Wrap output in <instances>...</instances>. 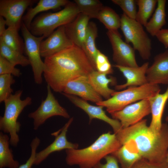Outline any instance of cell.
I'll return each instance as SVG.
<instances>
[{
	"mask_svg": "<svg viewBox=\"0 0 168 168\" xmlns=\"http://www.w3.org/2000/svg\"><path fill=\"white\" fill-rule=\"evenodd\" d=\"M113 66L117 68L126 79L125 84L115 86L116 90H122L127 87L140 86L148 83L146 77V72L149 67V63L147 62L141 66L135 68L117 65Z\"/></svg>",
	"mask_w": 168,
	"mask_h": 168,
	"instance_id": "ac0fdd59",
	"label": "cell"
},
{
	"mask_svg": "<svg viewBox=\"0 0 168 168\" xmlns=\"http://www.w3.org/2000/svg\"><path fill=\"white\" fill-rule=\"evenodd\" d=\"M155 36L166 49L168 48V28L162 29Z\"/></svg>",
	"mask_w": 168,
	"mask_h": 168,
	"instance_id": "f35d334b",
	"label": "cell"
},
{
	"mask_svg": "<svg viewBox=\"0 0 168 168\" xmlns=\"http://www.w3.org/2000/svg\"><path fill=\"white\" fill-rule=\"evenodd\" d=\"M97 31L95 23L89 22L86 35L81 47L95 70L96 58L98 50L96 46L95 40L97 36Z\"/></svg>",
	"mask_w": 168,
	"mask_h": 168,
	"instance_id": "603a6c76",
	"label": "cell"
},
{
	"mask_svg": "<svg viewBox=\"0 0 168 168\" xmlns=\"http://www.w3.org/2000/svg\"><path fill=\"white\" fill-rule=\"evenodd\" d=\"M160 91L158 85L150 83L140 86L129 87L122 91H115L110 98L96 104L106 108V111L111 114L137 101L154 96L159 93Z\"/></svg>",
	"mask_w": 168,
	"mask_h": 168,
	"instance_id": "8992f818",
	"label": "cell"
},
{
	"mask_svg": "<svg viewBox=\"0 0 168 168\" xmlns=\"http://www.w3.org/2000/svg\"><path fill=\"white\" fill-rule=\"evenodd\" d=\"M166 121H168V116H167L166 118Z\"/></svg>",
	"mask_w": 168,
	"mask_h": 168,
	"instance_id": "b9f144b4",
	"label": "cell"
},
{
	"mask_svg": "<svg viewBox=\"0 0 168 168\" xmlns=\"http://www.w3.org/2000/svg\"><path fill=\"white\" fill-rule=\"evenodd\" d=\"M73 120V117L70 118L61 129L51 134L55 136L54 140L45 148L36 153L34 165H39L53 152L64 149H78V144L68 141L67 138L68 128Z\"/></svg>",
	"mask_w": 168,
	"mask_h": 168,
	"instance_id": "4fadbf2b",
	"label": "cell"
},
{
	"mask_svg": "<svg viewBox=\"0 0 168 168\" xmlns=\"http://www.w3.org/2000/svg\"><path fill=\"white\" fill-rule=\"evenodd\" d=\"M10 137L0 132V168H18L19 162L15 160L12 150L9 147Z\"/></svg>",
	"mask_w": 168,
	"mask_h": 168,
	"instance_id": "d4e9b609",
	"label": "cell"
},
{
	"mask_svg": "<svg viewBox=\"0 0 168 168\" xmlns=\"http://www.w3.org/2000/svg\"><path fill=\"white\" fill-rule=\"evenodd\" d=\"M47 94L35 111L30 113L28 117L33 119V128L37 130L49 118L55 116L69 119L70 115L67 110L62 106L52 93L49 85L47 86Z\"/></svg>",
	"mask_w": 168,
	"mask_h": 168,
	"instance_id": "9c48e42d",
	"label": "cell"
},
{
	"mask_svg": "<svg viewBox=\"0 0 168 168\" xmlns=\"http://www.w3.org/2000/svg\"><path fill=\"white\" fill-rule=\"evenodd\" d=\"M96 70L106 74H111L113 72L111 63L107 56L98 49L95 61Z\"/></svg>",
	"mask_w": 168,
	"mask_h": 168,
	"instance_id": "d6a6232c",
	"label": "cell"
},
{
	"mask_svg": "<svg viewBox=\"0 0 168 168\" xmlns=\"http://www.w3.org/2000/svg\"><path fill=\"white\" fill-rule=\"evenodd\" d=\"M131 168H168V165L166 161L155 163L142 158L135 163Z\"/></svg>",
	"mask_w": 168,
	"mask_h": 168,
	"instance_id": "8d00e7d4",
	"label": "cell"
},
{
	"mask_svg": "<svg viewBox=\"0 0 168 168\" xmlns=\"http://www.w3.org/2000/svg\"><path fill=\"white\" fill-rule=\"evenodd\" d=\"M80 13L76 4L70 1L58 12L43 13L36 17L30 24L29 30L35 36L47 38L56 29L73 21Z\"/></svg>",
	"mask_w": 168,
	"mask_h": 168,
	"instance_id": "5b68a950",
	"label": "cell"
},
{
	"mask_svg": "<svg viewBox=\"0 0 168 168\" xmlns=\"http://www.w3.org/2000/svg\"><path fill=\"white\" fill-rule=\"evenodd\" d=\"M21 28L24 40V52L32 67L35 82L38 84H41L44 65L41 58L40 45L45 37L33 35L22 22Z\"/></svg>",
	"mask_w": 168,
	"mask_h": 168,
	"instance_id": "ba28073f",
	"label": "cell"
},
{
	"mask_svg": "<svg viewBox=\"0 0 168 168\" xmlns=\"http://www.w3.org/2000/svg\"><path fill=\"white\" fill-rule=\"evenodd\" d=\"M70 2L67 0H40L35 6L28 9L26 14L22 17V22L29 30L32 22L38 14L64 7Z\"/></svg>",
	"mask_w": 168,
	"mask_h": 168,
	"instance_id": "7402d4cb",
	"label": "cell"
},
{
	"mask_svg": "<svg viewBox=\"0 0 168 168\" xmlns=\"http://www.w3.org/2000/svg\"><path fill=\"white\" fill-rule=\"evenodd\" d=\"M76 106L84 111L89 117L90 124L94 119L102 120L109 124L112 128L114 133L116 134L122 128L120 122L118 120L109 117L103 110L104 107L100 105L94 106L89 104L76 96L62 93Z\"/></svg>",
	"mask_w": 168,
	"mask_h": 168,
	"instance_id": "5bb4252c",
	"label": "cell"
},
{
	"mask_svg": "<svg viewBox=\"0 0 168 168\" xmlns=\"http://www.w3.org/2000/svg\"><path fill=\"white\" fill-rule=\"evenodd\" d=\"M73 44L66 33L64 26H61L42 41L40 45L41 56L45 58Z\"/></svg>",
	"mask_w": 168,
	"mask_h": 168,
	"instance_id": "9a60e30c",
	"label": "cell"
},
{
	"mask_svg": "<svg viewBox=\"0 0 168 168\" xmlns=\"http://www.w3.org/2000/svg\"><path fill=\"white\" fill-rule=\"evenodd\" d=\"M0 55L3 57L11 63L26 67L30 65L27 57L22 54L9 47L0 39Z\"/></svg>",
	"mask_w": 168,
	"mask_h": 168,
	"instance_id": "83f0119b",
	"label": "cell"
},
{
	"mask_svg": "<svg viewBox=\"0 0 168 168\" xmlns=\"http://www.w3.org/2000/svg\"><path fill=\"white\" fill-rule=\"evenodd\" d=\"M15 80L13 76L10 74L0 75V102L4 101L13 92L11 86L14 84Z\"/></svg>",
	"mask_w": 168,
	"mask_h": 168,
	"instance_id": "1f68e13d",
	"label": "cell"
},
{
	"mask_svg": "<svg viewBox=\"0 0 168 168\" xmlns=\"http://www.w3.org/2000/svg\"><path fill=\"white\" fill-rule=\"evenodd\" d=\"M122 146L116 134L108 132L101 135L86 147L66 150V162L68 165H77L80 168H93L102 158Z\"/></svg>",
	"mask_w": 168,
	"mask_h": 168,
	"instance_id": "3957f363",
	"label": "cell"
},
{
	"mask_svg": "<svg viewBox=\"0 0 168 168\" xmlns=\"http://www.w3.org/2000/svg\"><path fill=\"white\" fill-rule=\"evenodd\" d=\"M80 13L90 19H97L98 14L104 6L98 0H75Z\"/></svg>",
	"mask_w": 168,
	"mask_h": 168,
	"instance_id": "4dcf8cb0",
	"label": "cell"
},
{
	"mask_svg": "<svg viewBox=\"0 0 168 168\" xmlns=\"http://www.w3.org/2000/svg\"><path fill=\"white\" fill-rule=\"evenodd\" d=\"M148 83L168 84V49L156 55L146 73Z\"/></svg>",
	"mask_w": 168,
	"mask_h": 168,
	"instance_id": "e0dca14e",
	"label": "cell"
},
{
	"mask_svg": "<svg viewBox=\"0 0 168 168\" xmlns=\"http://www.w3.org/2000/svg\"><path fill=\"white\" fill-rule=\"evenodd\" d=\"M90 18L80 13L71 22L64 26L66 33L73 44L81 48L85 39Z\"/></svg>",
	"mask_w": 168,
	"mask_h": 168,
	"instance_id": "d6986e66",
	"label": "cell"
},
{
	"mask_svg": "<svg viewBox=\"0 0 168 168\" xmlns=\"http://www.w3.org/2000/svg\"><path fill=\"white\" fill-rule=\"evenodd\" d=\"M120 28L125 42L131 43L134 49L138 51L143 59H149L151 55V40L142 26L123 13L121 17Z\"/></svg>",
	"mask_w": 168,
	"mask_h": 168,
	"instance_id": "52a82bcc",
	"label": "cell"
},
{
	"mask_svg": "<svg viewBox=\"0 0 168 168\" xmlns=\"http://www.w3.org/2000/svg\"><path fill=\"white\" fill-rule=\"evenodd\" d=\"M148 100L152 114V120L148 127L152 132L157 134L160 132L162 125V118L168 100V87L164 93H159Z\"/></svg>",
	"mask_w": 168,
	"mask_h": 168,
	"instance_id": "ffe728a7",
	"label": "cell"
},
{
	"mask_svg": "<svg viewBox=\"0 0 168 168\" xmlns=\"http://www.w3.org/2000/svg\"><path fill=\"white\" fill-rule=\"evenodd\" d=\"M166 163H167V164L168 165V152L167 153L166 156Z\"/></svg>",
	"mask_w": 168,
	"mask_h": 168,
	"instance_id": "60d3db41",
	"label": "cell"
},
{
	"mask_svg": "<svg viewBox=\"0 0 168 168\" xmlns=\"http://www.w3.org/2000/svg\"><path fill=\"white\" fill-rule=\"evenodd\" d=\"M6 59L0 55V75L10 74L19 77L21 75L20 70Z\"/></svg>",
	"mask_w": 168,
	"mask_h": 168,
	"instance_id": "e575fe53",
	"label": "cell"
},
{
	"mask_svg": "<svg viewBox=\"0 0 168 168\" xmlns=\"http://www.w3.org/2000/svg\"><path fill=\"white\" fill-rule=\"evenodd\" d=\"M138 6L135 20L144 26L152 14L157 4V0H138Z\"/></svg>",
	"mask_w": 168,
	"mask_h": 168,
	"instance_id": "f546056e",
	"label": "cell"
},
{
	"mask_svg": "<svg viewBox=\"0 0 168 168\" xmlns=\"http://www.w3.org/2000/svg\"><path fill=\"white\" fill-rule=\"evenodd\" d=\"M37 1L36 0H0V15L5 19L8 27L19 30L25 11Z\"/></svg>",
	"mask_w": 168,
	"mask_h": 168,
	"instance_id": "8fae6325",
	"label": "cell"
},
{
	"mask_svg": "<svg viewBox=\"0 0 168 168\" xmlns=\"http://www.w3.org/2000/svg\"><path fill=\"white\" fill-rule=\"evenodd\" d=\"M88 76H81L71 80L67 83L63 92L77 96L84 100L96 103L102 101V97L90 83Z\"/></svg>",
	"mask_w": 168,
	"mask_h": 168,
	"instance_id": "2e32d148",
	"label": "cell"
},
{
	"mask_svg": "<svg viewBox=\"0 0 168 168\" xmlns=\"http://www.w3.org/2000/svg\"><path fill=\"white\" fill-rule=\"evenodd\" d=\"M104 158L106 161L105 164L100 162L95 166L93 168H119L118 161L113 155H108Z\"/></svg>",
	"mask_w": 168,
	"mask_h": 168,
	"instance_id": "74e56055",
	"label": "cell"
},
{
	"mask_svg": "<svg viewBox=\"0 0 168 168\" xmlns=\"http://www.w3.org/2000/svg\"><path fill=\"white\" fill-rule=\"evenodd\" d=\"M6 25L5 19L2 16H0V37L2 36L5 31V25Z\"/></svg>",
	"mask_w": 168,
	"mask_h": 168,
	"instance_id": "ab89813d",
	"label": "cell"
},
{
	"mask_svg": "<svg viewBox=\"0 0 168 168\" xmlns=\"http://www.w3.org/2000/svg\"><path fill=\"white\" fill-rule=\"evenodd\" d=\"M43 74L54 91L62 93L67 83L95 70L82 49L74 44L45 58Z\"/></svg>",
	"mask_w": 168,
	"mask_h": 168,
	"instance_id": "6da1fadb",
	"label": "cell"
},
{
	"mask_svg": "<svg viewBox=\"0 0 168 168\" xmlns=\"http://www.w3.org/2000/svg\"><path fill=\"white\" fill-rule=\"evenodd\" d=\"M18 30L8 27L0 39L9 47L21 54L24 52V42L19 35Z\"/></svg>",
	"mask_w": 168,
	"mask_h": 168,
	"instance_id": "f1b7e54d",
	"label": "cell"
},
{
	"mask_svg": "<svg viewBox=\"0 0 168 168\" xmlns=\"http://www.w3.org/2000/svg\"><path fill=\"white\" fill-rule=\"evenodd\" d=\"M151 113L148 99H144L128 105L111 114L113 119L119 120L122 128L133 125Z\"/></svg>",
	"mask_w": 168,
	"mask_h": 168,
	"instance_id": "7c38bea8",
	"label": "cell"
},
{
	"mask_svg": "<svg viewBox=\"0 0 168 168\" xmlns=\"http://www.w3.org/2000/svg\"><path fill=\"white\" fill-rule=\"evenodd\" d=\"M22 93V90H18L4 101V112L0 117V130L4 133H9L10 144L15 147L20 141L18 133L21 124L17 121L18 117L24 109L32 103V99L29 96L21 100Z\"/></svg>",
	"mask_w": 168,
	"mask_h": 168,
	"instance_id": "277c9868",
	"label": "cell"
},
{
	"mask_svg": "<svg viewBox=\"0 0 168 168\" xmlns=\"http://www.w3.org/2000/svg\"><path fill=\"white\" fill-rule=\"evenodd\" d=\"M166 0H157V6L152 17L145 26L147 31L155 36L166 24Z\"/></svg>",
	"mask_w": 168,
	"mask_h": 168,
	"instance_id": "cb8c5ba5",
	"label": "cell"
},
{
	"mask_svg": "<svg viewBox=\"0 0 168 168\" xmlns=\"http://www.w3.org/2000/svg\"><path fill=\"white\" fill-rule=\"evenodd\" d=\"M40 143V140L37 137H35L31 141L30 146L31 154L26 161L24 164L20 165L18 168H31L34 165V162L37 149Z\"/></svg>",
	"mask_w": 168,
	"mask_h": 168,
	"instance_id": "d590c367",
	"label": "cell"
},
{
	"mask_svg": "<svg viewBox=\"0 0 168 168\" xmlns=\"http://www.w3.org/2000/svg\"><path fill=\"white\" fill-rule=\"evenodd\" d=\"M107 74L95 70L88 76L89 81L95 91L102 97L106 100L111 97L115 91L110 88L109 85L116 83V80L113 77L108 78Z\"/></svg>",
	"mask_w": 168,
	"mask_h": 168,
	"instance_id": "44dd1931",
	"label": "cell"
},
{
	"mask_svg": "<svg viewBox=\"0 0 168 168\" xmlns=\"http://www.w3.org/2000/svg\"><path fill=\"white\" fill-rule=\"evenodd\" d=\"M111 155L116 158L121 168H131L135 163L142 158L138 152L127 144L122 145Z\"/></svg>",
	"mask_w": 168,
	"mask_h": 168,
	"instance_id": "484cf974",
	"label": "cell"
},
{
	"mask_svg": "<svg viewBox=\"0 0 168 168\" xmlns=\"http://www.w3.org/2000/svg\"><path fill=\"white\" fill-rule=\"evenodd\" d=\"M106 34L112 46L113 59L115 65L133 68L138 67L136 60L135 50L122 40L119 33L108 31Z\"/></svg>",
	"mask_w": 168,
	"mask_h": 168,
	"instance_id": "30bf717a",
	"label": "cell"
},
{
	"mask_svg": "<svg viewBox=\"0 0 168 168\" xmlns=\"http://www.w3.org/2000/svg\"><path fill=\"white\" fill-rule=\"evenodd\" d=\"M114 4L119 6L124 13L129 18L135 20L137 11L136 1L134 0H112Z\"/></svg>",
	"mask_w": 168,
	"mask_h": 168,
	"instance_id": "836d02e7",
	"label": "cell"
},
{
	"mask_svg": "<svg viewBox=\"0 0 168 168\" xmlns=\"http://www.w3.org/2000/svg\"><path fill=\"white\" fill-rule=\"evenodd\" d=\"M97 19L104 25L108 31L118 32V29L120 27L121 17L110 7L103 6Z\"/></svg>",
	"mask_w": 168,
	"mask_h": 168,
	"instance_id": "4316f807",
	"label": "cell"
},
{
	"mask_svg": "<svg viewBox=\"0 0 168 168\" xmlns=\"http://www.w3.org/2000/svg\"><path fill=\"white\" fill-rule=\"evenodd\" d=\"M116 134L122 145L127 144L149 162L161 163L166 161L168 152V125L162 124L160 132L155 134L147 125V120L122 128Z\"/></svg>",
	"mask_w": 168,
	"mask_h": 168,
	"instance_id": "7a4b0ae2",
	"label": "cell"
}]
</instances>
